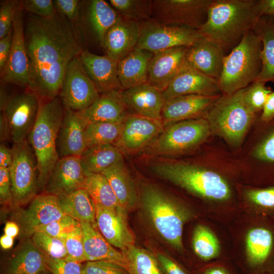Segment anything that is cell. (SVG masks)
Returning <instances> with one entry per match:
<instances>
[{"mask_svg": "<svg viewBox=\"0 0 274 274\" xmlns=\"http://www.w3.org/2000/svg\"><path fill=\"white\" fill-rule=\"evenodd\" d=\"M30 66L28 88L40 99L59 96L70 62L82 51L69 21L56 13L44 18L31 15L24 25Z\"/></svg>", "mask_w": 274, "mask_h": 274, "instance_id": "cell-1", "label": "cell"}, {"mask_svg": "<svg viewBox=\"0 0 274 274\" xmlns=\"http://www.w3.org/2000/svg\"><path fill=\"white\" fill-rule=\"evenodd\" d=\"M258 0H213L204 23L197 30L219 44L225 53L253 30L260 17Z\"/></svg>", "mask_w": 274, "mask_h": 274, "instance_id": "cell-2", "label": "cell"}, {"mask_svg": "<svg viewBox=\"0 0 274 274\" xmlns=\"http://www.w3.org/2000/svg\"><path fill=\"white\" fill-rule=\"evenodd\" d=\"M40 99L37 117L27 139L37 161L38 190H43L59 159L56 141L65 109L59 96Z\"/></svg>", "mask_w": 274, "mask_h": 274, "instance_id": "cell-3", "label": "cell"}, {"mask_svg": "<svg viewBox=\"0 0 274 274\" xmlns=\"http://www.w3.org/2000/svg\"><path fill=\"white\" fill-rule=\"evenodd\" d=\"M140 198L143 210L157 232L172 247L182 250L183 227L193 217L192 211L150 184L143 186Z\"/></svg>", "mask_w": 274, "mask_h": 274, "instance_id": "cell-4", "label": "cell"}, {"mask_svg": "<svg viewBox=\"0 0 274 274\" xmlns=\"http://www.w3.org/2000/svg\"><path fill=\"white\" fill-rule=\"evenodd\" d=\"M152 169L160 178L201 198L223 202L231 197L227 181L211 170L178 162H159L153 164Z\"/></svg>", "mask_w": 274, "mask_h": 274, "instance_id": "cell-5", "label": "cell"}, {"mask_svg": "<svg viewBox=\"0 0 274 274\" xmlns=\"http://www.w3.org/2000/svg\"><path fill=\"white\" fill-rule=\"evenodd\" d=\"M262 48L260 38L252 30L226 55L218 80L222 94L243 89L257 80L262 66Z\"/></svg>", "mask_w": 274, "mask_h": 274, "instance_id": "cell-6", "label": "cell"}, {"mask_svg": "<svg viewBox=\"0 0 274 274\" xmlns=\"http://www.w3.org/2000/svg\"><path fill=\"white\" fill-rule=\"evenodd\" d=\"M244 90L221 94L204 116L212 133L233 147L242 143L257 115L246 103Z\"/></svg>", "mask_w": 274, "mask_h": 274, "instance_id": "cell-7", "label": "cell"}, {"mask_svg": "<svg viewBox=\"0 0 274 274\" xmlns=\"http://www.w3.org/2000/svg\"><path fill=\"white\" fill-rule=\"evenodd\" d=\"M211 133L204 117L175 122L164 126L144 152L151 157L181 154L202 144Z\"/></svg>", "mask_w": 274, "mask_h": 274, "instance_id": "cell-8", "label": "cell"}, {"mask_svg": "<svg viewBox=\"0 0 274 274\" xmlns=\"http://www.w3.org/2000/svg\"><path fill=\"white\" fill-rule=\"evenodd\" d=\"M9 168L13 208L25 205L38 195V164L28 139L13 144Z\"/></svg>", "mask_w": 274, "mask_h": 274, "instance_id": "cell-9", "label": "cell"}, {"mask_svg": "<svg viewBox=\"0 0 274 274\" xmlns=\"http://www.w3.org/2000/svg\"><path fill=\"white\" fill-rule=\"evenodd\" d=\"M213 0H153L151 19L198 30L206 20Z\"/></svg>", "mask_w": 274, "mask_h": 274, "instance_id": "cell-10", "label": "cell"}, {"mask_svg": "<svg viewBox=\"0 0 274 274\" xmlns=\"http://www.w3.org/2000/svg\"><path fill=\"white\" fill-rule=\"evenodd\" d=\"M139 24L136 47L152 53L177 47H190L202 37L197 30L164 25L151 19Z\"/></svg>", "mask_w": 274, "mask_h": 274, "instance_id": "cell-11", "label": "cell"}, {"mask_svg": "<svg viewBox=\"0 0 274 274\" xmlns=\"http://www.w3.org/2000/svg\"><path fill=\"white\" fill-rule=\"evenodd\" d=\"M99 95L87 74L80 56L74 57L67 66L59 95L64 109L76 112L84 111Z\"/></svg>", "mask_w": 274, "mask_h": 274, "instance_id": "cell-12", "label": "cell"}, {"mask_svg": "<svg viewBox=\"0 0 274 274\" xmlns=\"http://www.w3.org/2000/svg\"><path fill=\"white\" fill-rule=\"evenodd\" d=\"M40 100L38 95L27 88L21 93L9 96L1 110L8 122L13 144L27 139L37 117Z\"/></svg>", "mask_w": 274, "mask_h": 274, "instance_id": "cell-13", "label": "cell"}, {"mask_svg": "<svg viewBox=\"0 0 274 274\" xmlns=\"http://www.w3.org/2000/svg\"><path fill=\"white\" fill-rule=\"evenodd\" d=\"M23 10L21 1H16L10 55L1 77L4 83L27 88L30 66L25 43Z\"/></svg>", "mask_w": 274, "mask_h": 274, "instance_id": "cell-14", "label": "cell"}, {"mask_svg": "<svg viewBox=\"0 0 274 274\" xmlns=\"http://www.w3.org/2000/svg\"><path fill=\"white\" fill-rule=\"evenodd\" d=\"M14 218L20 228V236L31 237L39 228L65 215L61 208L59 198L43 193L37 195L26 209H21Z\"/></svg>", "mask_w": 274, "mask_h": 274, "instance_id": "cell-15", "label": "cell"}, {"mask_svg": "<svg viewBox=\"0 0 274 274\" xmlns=\"http://www.w3.org/2000/svg\"><path fill=\"white\" fill-rule=\"evenodd\" d=\"M161 120L129 113L120 135L114 144L122 153L132 154L145 149L163 130Z\"/></svg>", "mask_w": 274, "mask_h": 274, "instance_id": "cell-16", "label": "cell"}, {"mask_svg": "<svg viewBox=\"0 0 274 274\" xmlns=\"http://www.w3.org/2000/svg\"><path fill=\"white\" fill-rule=\"evenodd\" d=\"M188 47H177L153 53L147 83L163 92L188 65L186 55Z\"/></svg>", "mask_w": 274, "mask_h": 274, "instance_id": "cell-17", "label": "cell"}, {"mask_svg": "<svg viewBox=\"0 0 274 274\" xmlns=\"http://www.w3.org/2000/svg\"><path fill=\"white\" fill-rule=\"evenodd\" d=\"M87 175L80 157L60 158L56 162L44 189V193L58 198L82 188Z\"/></svg>", "mask_w": 274, "mask_h": 274, "instance_id": "cell-18", "label": "cell"}, {"mask_svg": "<svg viewBox=\"0 0 274 274\" xmlns=\"http://www.w3.org/2000/svg\"><path fill=\"white\" fill-rule=\"evenodd\" d=\"M97 227L107 241L121 251L134 245L135 236L127 220V212L120 207L110 210L95 206Z\"/></svg>", "mask_w": 274, "mask_h": 274, "instance_id": "cell-19", "label": "cell"}, {"mask_svg": "<svg viewBox=\"0 0 274 274\" xmlns=\"http://www.w3.org/2000/svg\"><path fill=\"white\" fill-rule=\"evenodd\" d=\"M225 56L224 50L219 44L202 36L188 47L186 59L191 67L218 80Z\"/></svg>", "mask_w": 274, "mask_h": 274, "instance_id": "cell-20", "label": "cell"}, {"mask_svg": "<svg viewBox=\"0 0 274 274\" xmlns=\"http://www.w3.org/2000/svg\"><path fill=\"white\" fill-rule=\"evenodd\" d=\"M221 95L189 94L165 100L161 112V121L165 126V124L167 125L183 120L204 117Z\"/></svg>", "mask_w": 274, "mask_h": 274, "instance_id": "cell-21", "label": "cell"}, {"mask_svg": "<svg viewBox=\"0 0 274 274\" xmlns=\"http://www.w3.org/2000/svg\"><path fill=\"white\" fill-rule=\"evenodd\" d=\"M162 93L165 100L184 95L217 96L221 94L217 79L207 76L188 65Z\"/></svg>", "mask_w": 274, "mask_h": 274, "instance_id": "cell-22", "label": "cell"}, {"mask_svg": "<svg viewBox=\"0 0 274 274\" xmlns=\"http://www.w3.org/2000/svg\"><path fill=\"white\" fill-rule=\"evenodd\" d=\"M87 125L79 112L65 109L56 141L59 158L81 156L86 149L84 132Z\"/></svg>", "mask_w": 274, "mask_h": 274, "instance_id": "cell-23", "label": "cell"}, {"mask_svg": "<svg viewBox=\"0 0 274 274\" xmlns=\"http://www.w3.org/2000/svg\"><path fill=\"white\" fill-rule=\"evenodd\" d=\"M139 36V23L120 15L106 33L101 46L106 55L118 62L136 47Z\"/></svg>", "mask_w": 274, "mask_h": 274, "instance_id": "cell-24", "label": "cell"}, {"mask_svg": "<svg viewBox=\"0 0 274 274\" xmlns=\"http://www.w3.org/2000/svg\"><path fill=\"white\" fill-rule=\"evenodd\" d=\"M129 113L147 118L161 119L165 101L162 92L148 83L123 90Z\"/></svg>", "mask_w": 274, "mask_h": 274, "instance_id": "cell-25", "label": "cell"}, {"mask_svg": "<svg viewBox=\"0 0 274 274\" xmlns=\"http://www.w3.org/2000/svg\"><path fill=\"white\" fill-rule=\"evenodd\" d=\"M79 112L87 124L100 122L122 123L129 114L121 89H113L100 93L90 107Z\"/></svg>", "mask_w": 274, "mask_h": 274, "instance_id": "cell-26", "label": "cell"}, {"mask_svg": "<svg viewBox=\"0 0 274 274\" xmlns=\"http://www.w3.org/2000/svg\"><path fill=\"white\" fill-rule=\"evenodd\" d=\"M84 68L99 93L121 89L117 72L118 62L107 55H98L82 50L79 55Z\"/></svg>", "mask_w": 274, "mask_h": 274, "instance_id": "cell-27", "label": "cell"}, {"mask_svg": "<svg viewBox=\"0 0 274 274\" xmlns=\"http://www.w3.org/2000/svg\"><path fill=\"white\" fill-rule=\"evenodd\" d=\"M153 54L136 47L118 61V76L123 90L147 83L149 64Z\"/></svg>", "mask_w": 274, "mask_h": 274, "instance_id": "cell-28", "label": "cell"}, {"mask_svg": "<svg viewBox=\"0 0 274 274\" xmlns=\"http://www.w3.org/2000/svg\"><path fill=\"white\" fill-rule=\"evenodd\" d=\"M247 258L253 266L262 267L274 256V226L268 224L253 227L246 236Z\"/></svg>", "mask_w": 274, "mask_h": 274, "instance_id": "cell-29", "label": "cell"}, {"mask_svg": "<svg viewBox=\"0 0 274 274\" xmlns=\"http://www.w3.org/2000/svg\"><path fill=\"white\" fill-rule=\"evenodd\" d=\"M80 224L83 232L86 261H108L125 268L124 255L113 247L99 231L97 226L88 222H81Z\"/></svg>", "mask_w": 274, "mask_h": 274, "instance_id": "cell-30", "label": "cell"}, {"mask_svg": "<svg viewBox=\"0 0 274 274\" xmlns=\"http://www.w3.org/2000/svg\"><path fill=\"white\" fill-rule=\"evenodd\" d=\"M8 264L7 274H38L46 269L47 256L29 237L23 239Z\"/></svg>", "mask_w": 274, "mask_h": 274, "instance_id": "cell-31", "label": "cell"}, {"mask_svg": "<svg viewBox=\"0 0 274 274\" xmlns=\"http://www.w3.org/2000/svg\"><path fill=\"white\" fill-rule=\"evenodd\" d=\"M108 180L120 207L128 212L136 205L138 197L134 183L124 164V159L101 173Z\"/></svg>", "mask_w": 274, "mask_h": 274, "instance_id": "cell-32", "label": "cell"}, {"mask_svg": "<svg viewBox=\"0 0 274 274\" xmlns=\"http://www.w3.org/2000/svg\"><path fill=\"white\" fill-rule=\"evenodd\" d=\"M260 38L262 48L261 52V70L257 80L266 83L274 82V18H260L253 29Z\"/></svg>", "mask_w": 274, "mask_h": 274, "instance_id": "cell-33", "label": "cell"}, {"mask_svg": "<svg viewBox=\"0 0 274 274\" xmlns=\"http://www.w3.org/2000/svg\"><path fill=\"white\" fill-rule=\"evenodd\" d=\"M86 174H101L123 160L121 151L114 144H102L88 147L80 156Z\"/></svg>", "mask_w": 274, "mask_h": 274, "instance_id": "cell-34", "label": "cell"}, {"mask_svg": "<svg viewBox=\"0 0 274 274\" xmlns=\"http://www.w3.org/2000/svg\"><path fill=\"white\" fill-rule=\"evenodd\" d=\"M59 198L61 208L65 215L80 222H88L97 226L95 206L85 189L80 188Z\"/></svg>", "mask_w": 274, "mask_h": 274, "instance_id": "cell-35", "label": "cell"}, {"mask_svg": "<svg viewBox=\"0 0 274 274\" xmlns=\"http://www.w3.org/2000/svg\"><path fill=\"white\" fill-rule=\"evenodd\" d=\"M120 15L104 0L91 1L89 7L88 19L92 29L101 45L107 31L118 21Z\"/></svg>", "mask_w": 274, "mask_h": 274, "instance_id": "cell-36", "label": "cell"}, {"mask_svg": "<svg viewBox=\"0 0 274 274\" xmlns=\"http://www.w3.org/2000/svg\"><path fill=\"white\" fill-rule=\"evenodd\" d=\"M82 188L88 193L95 206L110 210L120 208L112 187L102 174L87 175Z\"/></svg>", "mask_w": 274, "mask_h": 274, "instance_id": "cell-37", "label": "cell"}, {"mask_svg": "<svg viewBox=\"0 0 274 274\" xmlns=\"http://www.w3.org/2000/svg\"><path fill=\"white\" fill-rule=\"evenodd\" d=\"M129 274H164L154 256L148 251L132 246L121 251Z\"/></svg>", "mask_w": 274, "mask_h": 274, "instance_id": "cell-38", "label": "cell"}, {"mask_svg": "<svg viewBox=\"0 0 274 274\" xmlns=\"http://www.w3.org/2000/svg\"><path fill=\"white\" fill-rule=\"evenodd\" d=\"M122 125L123 122L88 124L84 132L86 148L99 145L114 144L120 135Z\"/></svg>", "mask_w": 274, "mask_h": 274, "instance_id": "cell-39", "label": "cell"}, {"mask_svg": "<svg viewBox=\"0 0 274 274\" xmlns=\"http://www.w3.org/2000/svg\"><path fill=\"white\" fill-rule=\"evenodd\" d=\"M192 246L195 253L204 260L217 257L220 250L216 236L209 228L202 225H198L194 228Z\"/></svg>", "mask_w": 274, "mask_h": 274, "instance_id": "cell-40", "label": "cell"}, {"mask_svg": "<svg viewBox=\"0 0 274 274\" xmlns=\"http://www.w3.org/2000/svg\"><path fill=\"white\" fill-rule=\"evenodd\" d=\"M109 3L127 19L138 23L151 19L152 0H110Z\"/></svg>", "mask_w": 274, "mask_h": 274, "instance_id": "cell-41", "label": "cell"}, {"mask_svg": "<svg viewBox=\"0 0 274 274\" xmlns=\"http://www.w3.org/2000/svg\"><path fill=\"white\" fill-rule=\"evenodd\" d=\"M263 123L267 129L254 149L253 155L265 166L274 168V119Z\"/></svg>", "mask_w": 274, "mask_h": 274, "instance_id": "cell-42", "label": "cell"}, {"mask_svg": "<svg viewBox=\"0 0 274 274\" xmlns=\"http://www.w3.org/2000/svg\"><path fill=\"white\" fill-rule=\"evenodd\" d=\"M37 247L48 257L66 259L67 253L63 240L38 231L31 236Z\"/></svg>", "mask_w": 274, "mask_h": 274, "instance_id": "cell-43", "label": "cell"}, {"mask_svg": "<svg viewBox=\"0 0 274 274\" xmlns=\"http://www.w3.org/2000/svg\"><path fill=\"white\" fill-rule=\"evenodd\" d=\"M272 91L266 83L256 80L244 88V99L252 111L257 114L261 113L268 96Z\"/></svg>", "mask_w": 274, "mask_h": 274, "instance_id": "cell-44", "label": "cell"}, {"mask_svg": "<svg viewBox=\"0 0 274 274\" xmlns=\"http://www.w3.org/2000/svg\"><path fill=\"white\" fill-rule=\"evenodd\" d=\"M246 195L259 211L274 219V185L248 190Z\"/></svg>", "mask_w": 274, "mask_h": 274, "instance_id": "cell-45", "label": "cell"}, {"mask_svg": "<svg viewBox=\"0 0 274 274\" xmlns=\"http://www.w3.org/2000/svg\"><path fill=\"white\" fill-rule=\"evenodd\" d=\"M63 241L67 253L66 259L79 263L86 261L83 232L81 224L70 233Z\"/></svg>", "mask_w": 274, "mask_h": 274, "instance_id": "cell-46", "label": "cell"}, {"mask_svg": "<svg viewBox=\"0 0 274 274\" xmlns=\"http://www.w3.org/2000/svg\"><path fill=\"white\" fill-rule=\"evenodd\" d=\"M80 224L77 220L67 215L39 228L47 234L64 240Z\"/></svg>", "mask_w": 274, "mask_h": 274, "instance_id": "cell-47", "label": "cell"}, {"mask_svg": "<svg viewBox=\"0 0 274 274\" xmlns=\"http://www.w3.org/2000/svg\"><path fill=\"white\" fill-rule=\"evenodd\" d=\"M46 268L52 274H83L82 263L66 259H54L47 256Z\"/></svg>", "mask_w": 274, "mask_h": 274, "instance_id": "cell-48", "label": "cell"}, {"mask_svg": "<svg viewBox=\"0 0 274 274\" xmlns=\"http://www.w3.org/2000/svg\"><path fill=\"white\" fill-rule=\"evenodd\" d=\"M83 274H129L120 265L108 261H86L83 264Z\"/></svg>", "mask_w": 274, "mask_h": 274, "instance_id": "cell-49", "label": "cell"}, {"mask_svg": "<svg viewBox=\"0 0 274 274\" xmlns=\"http://www.w3.org/2000/svg\"><path fill=\"white\" fill-rule=\"evenodd\" d=\"M21 3L23 10L40 17H51L57 13L52 0H24Z\"/></svg>", "mask_w": 274, "mask_h": 274, "instance_id": "cell-50", "label": "cell"}, {"mask_svg": "<svg viewBox=\"0 0 274 274\" xmlns=\"http://www.w3.org/2000/svg\"><path fill=\"white\" fill-rule=\"evenodd\" d=\"M15 1H5L0 7V39L7 36L13 29L15 17Z\"/></svg>", "mask_w": 274, "mask_h": 274, "instance_id": "cell-51", "label": "cell"}, {"mask_svg": "<svg viewBox=\"0 0 274 274\" xmlns=\"http://www.w3.org/2000/svg\"><path fill=\"white\" fill-rule=\"evenodd\" d=\"M57 13L66 18L68 21H75L79 16V4L78 0L53 1Z\"/></svg>", "mask_w": 274, "mask_h": 274, "instance_id": "cell-52", "label": "cell"}, {"mask_svg": "<svg viewBox=\"0 0 274 274\" xmlns=\"http://www.w3.org/2000/svg\"><path fill=\"white\" fill-rule=\"evenodd\" d=\"M0 202L13 207L9 168H0Z\"/></svg>", "mask_w": 274, "mask_h": 274, "instance_id": "cell-53", "label": "cell"}, {"mask_svg": "<svg viewBox=\"0 0 274 274\" xmlns=\"http://www.w3.org/2000/svg\"><path fill=\"white\" fill-rule=\"evenodd\" d=\"M13 29L5 37L0 39V74L4 72L8 61L12 47Z\"/></svg>", "mask_w": 274, "mask_h": 274, "instance_id": "cell-54", "label": "cell"}, {"mask_svg": "<svg viewBox=\"0 0 274 274\" xmlns=\"http://www.w3.org/2000/svg\"><path fill=\"white\" fill-rule=\"evenodd\" d=\"M157 257L165 274H186L178 264L164 254L158 253Z\"/></svg>", "mask_w": 274, "mask_h": 274, "instance_id": "cell-55", "label": "cell"}, {"mask_svg": "<svg viewBox=\"0 0 274 274\" xmlns=\"http://www.w3.org/2000/svg\"><path fill=\"white\" fill-rule=\"evenodd\" d=\"M273 119H274V90L268 96L260 116V120L262 123H268Z\"/></svg>", "mask_w": 274, "mask_h": 274, "instance_id": "cell-56", "label": "cell"}, {"mask_svg": "<svg viewBox=\"0 0 274 274\" xmlns=\"http://www.w3.org/2000/svg\"><path fill=\"white\" fill-rule=\"evenodd\" d=\"M12 149L9 148L4 143L0 145V168H10L12 163Z\"/></svg>", "mask_w": 274, "mask_h": 274, "instance_id": "cell-57", "label": "cell"}, {"mask_svg": "<svg viewBox=\"0 0 274 274\" xmlns=\"http://www.w3.org/2000/svg\"><path fill=\"white\" fill-rule=\"evenodd\" d=\"M257 9L260 17L269 16L274 18V0H258Z\"/></svg>", "mask_w": 274, "mask_h": 274, "instance_id": "cell-58", "label": "cell"}, {"mask_svg": "<svg viewBox=\"0 0 274 274\" xmlns=\"http://www.w3.org/2000/svg\"><path fill=\"white\" fill-rule=\"evenodd\" d=\"M0 140L2 143L10 140L12 141L8 122L4 114L2 112L0 114Z\"/></svg>", "mask_w": 274, "mask_h": 274, "instance_id": "cell-59", "label": "cell"}, {"mask_svg": "<svg viewBox=\"0 0 274 274\" xmlns=\"http://www.w3.org/2000/svg\"><path fill=\"white\" fill-rule=\"evenodd\" d=\"M20 234V228L14 221H7L4 227V234L15 238Z\"/></svg>", "mask_w": 274, "mask_h": 274, "instance_id": "cell-60", "label": "cell"}, {"mask_svg": "<svg viewBox=\"0 0 274 274\" xmlns=\"http://www.w3.org/2000/svg\"><path fill=\"white\" fill-rule=\"evenodd\" d=\"M14 238L4 234L0 238V245L4 250L10 249L13 245Z\"/></svg>", "mask_w": 274, "mask_h": 274, "instance_id": "cell-61", "label": "cell"}, {"mask_svg": "<svg viewBox=\"0 0 274 274\" xmlns=\"http://www.w3.org/2000/svg\"><path fill=\"white\" fill-rule=\"evenodd\" d=\"M204 274H228V273L222 268L215 267L208 269Z\"/></svg>", "mask_w": 274, "mask_h": 274, "instance_id": "cell-62", "label": "cell"}, {"mask_svg": "<svg viewBox=\"0 0 274 274\" xmlns=\"http://www.w3.org/2000/svg\"><path fill=\"white\" fill-rule=\"evenodd\" d=\"M38 274H52V273L50 271H49L48 269H46L40 272Z\"/></svg>", "mask_w": 274, "mask_h": 274, "instance_id": "cell-63", "label": "cell"}, {"mask_svg": "<svg viewBox=\"0 0 274 274\" xmlns=\"http://www.w3.org/2000/svg\"><path fill=\"white\" fill-rule=\"evenodd\" d=\"M264 274H274V272H267V273H265Z\"/></svg>", "mask_w": 274, "mask_h": 274, "instance_id": "cell-64", "label": "cell"}]
</instances>
